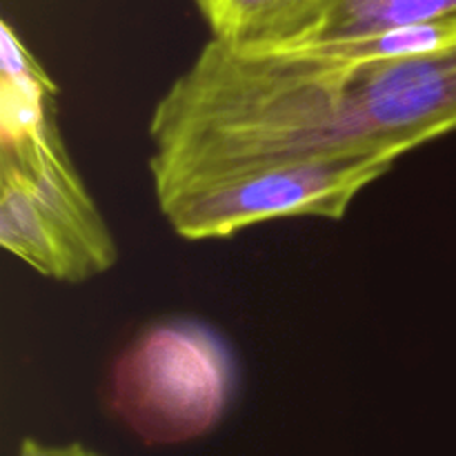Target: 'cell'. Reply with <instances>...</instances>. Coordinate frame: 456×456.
<instances>
[{"mask_svg":"<svg viewBox=\"0 0 456 456\" xmlns=\"http://www.w3.org/2000/svg\"><path fill=\"white\" fill-rule=\"evenodd\" d=\"M236 361L225 338L196 319L147 325L111 363L110 412L147 445L190 444L225 417Z\"/></svg>","mask_w":456,"mask_h":456,"instance_id":"1","label":"cell"},{"mask_svg":"<svg viewBox=\"0 0 456 456\" xmlns=\"http://www.w3.org/2000/svg\"><path fill=\"white\" fill-rule=\"evenodd\" d=\"M387 156L294 160L200 178L156 196L165 221L187 240L230 239L279 218L347 214L356 196L386 176Z\"/></svg>","mask_w":456,"mask_h":456,"instance_id":"2","label":"cell"},{"mask_svg":"<svg viewBox=\"0 0 456 456\" xmlns=\"http://www.w3.org/2000/svg\"><path fill=\"white\" fill-rule=\"evenodd\" d=\"M436 22H456V0H310L270 40L243 47H314Z\"/></svg>","mask_w":456,"mask_h":456,"instance_id":"3","label":"cell"},{"mask_svg":"<svg viewBox=\"0 0 456 456\" xmlns=\"http://www.w3.org/2000/svg\"><path fill=\"white\" fill-rule=\"evenodd\" d=\"M0 245L38 274L83 283L96 270L13 174H0Z\"/></svg>","mask_w":456,"mask_h":456,"instance_id":"4","label":"cell"},{"mask_svg":"<svg viewBox=\"0 0 456 456\" xmlns=\"http://www.w3.org/2000/svg\"><path fill=\"white\" fill-rule=\"evenodd\" d=\"M310 0H194L214 40L230 45H261Z\"/></svg>","mask_w":456,"mask_h":456,"instance_id":"5","label":"cell"},{"mask_svg":"<svg viewBox=\"0 0 456 456\" xmlns=\"http://www.w3.org/2000/svg\"><path fill=\"white\" fill-rule=\"evenodd\" d=\"M18 456H102L94 450H87L80 444H43L36 439L22 441Z\"/></svg>","mask_w":456,"mask_h":456,"instance_id":"6","label":"cell"}]
</instances>
